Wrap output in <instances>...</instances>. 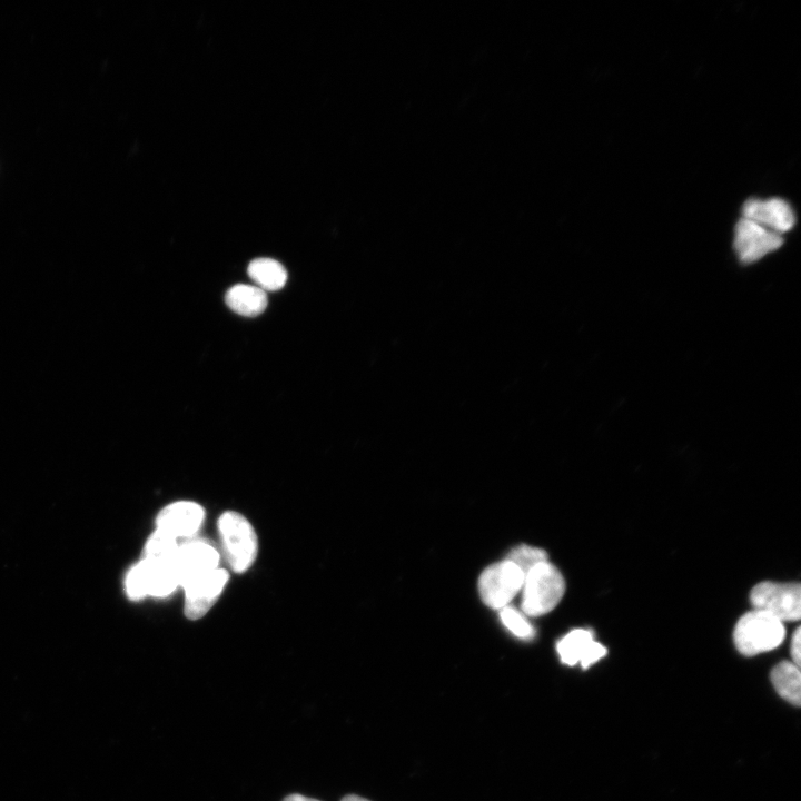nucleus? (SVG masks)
Returning <instances> with one entry per match:
<instances>
[{"instance_id":"obj_9","label":"nucleus","mask_w":801,"mask_h":801,"mask_svg":"<svg viewBox=\"0 0 801 801\" xmlns=\"http://www.w3.org/2000/svg\"><path fill=\"white\" fill-rule=\"evenodd\" d=\"M228 577V572L218 567L208 575L186 586L184 589L185 615L189 620H199L207 614L222 592Z\"/></svg>"},{"instance_id":"obj_16","label":"nucleus","mask_w":801,"mask_h":801,"mask_svg":"<svg viewBox=\"0 0 801 801\" xmlns=\"http://www.w3.org/2000/svg\"><path fill=\"white\" fill-rule=\"evenodd\" d=\"M178 548L179 545L175 537L157 528L145 545L144 557L176 560Z\"/></svg>"},{"instance_id":"obj_21","label":"nucleus","mask_w":801,"mask_h":801,"mask_svg":"<svg viewBox=\"0 0 801 801\" xmlns=\"http://www.w3.org/2000/svg\"><path fill=\"white\" fill-rule=\"evenodd\" d=\"M342 801H369L365 798L355 794H348L342 799Z\"/></svg>"},{"instance_id":"obj_15","label":"nucleus","mask_w":801,"mask_h":801,"mask_svg":"<svg viewBox=\"0 0 801 801\" xmlns=\"http://www.w3.org/2000/svg\"><path fill=\"white\" fill-rule=\"evenodd\" d=\"M777 692L789 703L799 706L801 702V674L799 666L789 661L777 664L770 674Z\"/></svg>"},{"instance_id":"obj_13","label":"nucleus","mask_w":801,"mask_h":801,"mask_svg":"<svg viewBox=\"0 0 801 801\" xmlns=\"http://www.w3.org/2000/svg\"><path fill=\"white\" fill-rule=\"evenodd\" d=\"M225 301L233 312L246 317L260 315L268 305L267 295L263 289L245 284L229 288Z\"/></svg>"},{"instance_id":"obj_10","label":"nucleus","mask_w":801,"mask_h":801,"mask_svg":"<svg viewBox=\"0 0 801 801\" xmlns=\"http://www.w3.org/2000/svg\"><path fill=\"white\" fill-rule=\"evenodd\" d=\"M205 512L202 507L189 501H180L164 507L157 518V528L175 537H190L197 533L202 524Z\"/></svg>"},{"instance_id":"obj_4","label":"nucleus","mask_w":801,"mask_h":801,"mask_svg":"<svg viewBox=\"0 0 801 801\" xmlns=\"http://www.w3.org/2000/svg\"><path fill=\"white\" fill-rule=\"evenodd\" d=\"M754 610L767 612L780 620L798 621L801 616V586L799 583L761 582L750 593Z\"/></svg>"},{"instance_id":"obj_6","label":"nucleus","mask_w":801,"mask_h":801,"mask_svg":"<svg viewBox=\"0 0 801 801\" xmlns=\"http://www.w3.org/2000/svg\"><path fill=\"white\" fill-rule=\"evenodd\" d=\"M783 243L782 235L746 218H740L735 225L733 247L743 265L756 263L779 249Z\"/></svg>"},{"instance_id":"obj_18","label":"nucleus","mask_w":801,"mask_h":801,"mask_svg":"<svg viewBox=\"0 0 801 801\" xmlns=\"http://www.w3.org/2000/svg\"><path fill=\"white\" fill-rule=\"evenodd\" d=\"M503 624L517 637L532 639L535 634L533 626L516 609L504 606L500 612Z\"/></svg>"},{"instance_id":"obj_7","label":"nucleus","mask_w":801,"mask_h":801,"mask_svg":"<svg viewBox=\"0 0 801 801\" xmlns=\"http://www.w3.org/2000/svg\"><path fill=\"white\" fill-rule=\"evenodd\" d=\"M219 553L212 544L195 540L182 544L176 556L178 584L184 589L218 568Z\"/></svg>"},{"instance_id":"obj_5","label":"nucleus","mask_w":801,"mask_h":801,"mask_svg":"<svg viewBox=\"0 0 801 801\" xmlns=\"http://www.w3.org/2000/svg\"><path fill=\"white\" fill-rule=\"evenodd\" d=\"M524 577V573L512 562L504 560L495 563L479 576V595L487 606L501 610L522 590Z\"/></svg>"},{"instance_id":"obj_17","label":"nucleus","mask_w":801,"mask_h":801,"mask_svg":"<svg viewBox=\"0 0 801 801\" xmlns=\"http://www.w3.org/2000/svg\"><path fill=\"white\" fill-rule=\"evenodd\" d=\"M506 560L515 564L526 575L534 566L547 561V554L538 547L520 545L510 552Z\"/></svg>"},{"instance_id":"obj_12","label":"nucleus","mask_w":801,"mask_h":801,"mask_svg":"<svg viewBox=\"0 0 801 801\" xmlns=\"http://www.w3.org/2000/svg\"><path fill=\"white\" fill-rule=\"evenodd\" d=\"M175 562L142 557L136 564L145 596L165 597L176 590L179 584Z\"/></svg>"},{"instance_id":"obj_1","label":"nucleus","mask_w":801,"mask_h":801,"mask_svg":"<svg viewBox=\"0 0 801 801\" xmlns=\"http://www.w3.org/2000/svg\"><path fill=\"white\" fill-rule=\"evenodd\" d=\"M784 637L783 622L760 610L742 615L733 631L734 644L745 656L771 651L778 647Z\"/></svg>"},{"instance_id":"obj_8","label":"nucleus","mask_w":801,"mask_h":801,"mask_svg":"<svg viewBox=\"0 0 801 801\" xmlns=\"http://www.w3.org/2000/svg\"><path fill=\"white\" fill-rule=\"evenodd\" d=\"M742 217L779 235L791 230L795 225L791 205L779 197L748 199L742 207Z\"/></svg>"},{"instance_id":"obj_14","label":"nucleus","mask_w":801,"mask_h":801,"mask_svg":"<svg viewBox=\"0 0 801 801\" xmlns=\"http://www.w3.org/2000/svg\"><path fill=\"white\" fill-rule=\"evenodd\" d=\"M247 273L256 286L265 293L279 290L287 281L285 267L271 258L254 259L248 265Z\"/></svg>"},{"instance_id":"obj_20","label":"nucleus","mask_w":801,"mask_h":801,"mask_svg":"<svg viewBox=\"0 0 801 801\" xmlns=\"http://www.w3.org/2000/svg\"><path fill=\"white\" fill-rule=\"evenodd\" d=\"M283 801H319V800L294 793V794L287 795Z\"/></svg>"},{"instance_id":"obj_3","label":"nucleus","mask_w":801,"mask_h":801,"mask_svg":"<svg viewBox=\"0 0 801 801\" xmlns=\"http://www.w3.org/2000/svg\"><path fill=\"white\" fill-rule=\"evenodd\" d=\"M218 530L233 570L237 573L248 570L257 555V536L251 524L241 514L227 511L218 520Z\"/></svg>"},{"instance_id":"obj_11","label":"nucleus","mask_w":801,"mask_h":801,"mask_svg":"<svg viewBox=\"0 0 801 801\" xmlns=\"http://www.w3.org/2000/svg\"><path fill=\"white\" fill-rule=\"evenodd\" d=\"M556 650L562 663L571 666L580 663L583 669H587L607 653L605 646L594 641L592 632L584 629L567 633L557 642Z\"/></svg>"},{"instance_id":"obj_19","label":"nucleus","mask_w":801,"mask_h":801,"mask_svg":"<svg viewBox=\"0 0 801 801\" xmlns=\"http://www.w3.org/2000/svg\"><path fill=\"white\" fill-rule=\"evenodd\" d=\"M792 663H794L797 666H800L801 663V630L800 627H797L792 635L791 640V649H790Z\"/></svg>"},{"instance_id":"obj_2","label":"nucleus","mask_w":801,"mask_h":801,"mask_svg":"<svg viewBox=\"0 0 801 801\" xmlns=\"http://www.w3.org/2000/svg\"><path fill=\"white\" fill-rule=\"evenodd\" d=\"M522 610L526 615L540 616L551 612L562 600L565 581L548 561L534 566L524 577Z\"/></svg>"}]
</instances>
